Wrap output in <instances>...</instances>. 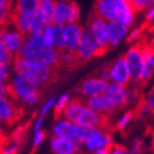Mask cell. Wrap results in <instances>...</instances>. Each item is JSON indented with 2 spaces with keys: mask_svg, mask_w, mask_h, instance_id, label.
Instances as JSON below:
<instances>
[{
  "mask_svg": "<svg viewBox=\"0 0 154 154\" xmlns=\"http://www.w3.org/2000/svg\"><path fill=\"white\" fill-rule=\"evenodd\" d=\"M61 117L80 127L100 128L105 124L103 115L89 109L84 104L83 99H72L70 103L65 106V109L61 113Z\"/></svg>",
  "mask_w": 154,
  "mask_h": 154,
  "instance_id": "cell-1",
  "label": "cell"
},
{
  "mask_svg": "<svg viewBox=\"0 0 154 154\" xmlns=\"http://www.w3.org/2000/svg\"><path fill=\"white\" fill-rule=\"evenodd\" d=\"M8 85L10 89V95H13L15 100L21 103L23 105L32 108L39 103L42 88L33 84L23 75L13 72L8 82Z\"/></svg>",
  "mask_w": 154,
  "mask_h": 154,
  "instance_id": "cell-2",
  "label": "cell"
},
{
  "mask_svg": "<svg viewBox=\"0 0 154 154\" xmlns=\"http://www.w3.org/2000/svg\"><path fill=\"white\" fill-rule=\"evenodd\" d=\"M11 68H13V72L23 75L24 78H26L28 80H30L39 88L48 85L54 79V69L33 64V63H28V61L21 60L17 57L11 61Z\"/></svg>",
  "mask_w": 154,
  "mask_h": 154,
  "instance_id": "cell-3",
  "label": "cell"
},
{
  "mask_svg": "<svg viewBox=\"0 0 154 154\" xmlns=\"http://www.w3.org/2000/svg\"><path fill=\"white\" fill-rule=\"evenodd\" d=\"M17 58L25 60L28 63L38 64L54 69L59 65V51L49 48H34L24 42L18 53Z\"/></svg>",
  "mask_w": 154,
  "mask_h": 154,
  "instance_id": "cell-4",
  "label": "cell"
},
{
  "mask_svg": "<svg viewBox=\"0 0 154 154\" xmlns=\"http://www.w3.org/2000/svg\"><path fill=\"white\" fill-rule=\"evenodd\" d=\"M25 35H23L19 30L13 25V23H9L5 26L0 28V42L4 45V48L9 51L15 58L24 44Z\"/></svg>",
  "mask_w": 154,
  "mask_h": 154,
  "instance_id": "cell-5",
  "label": "cell"
},
{
  "mask_svg": "<svg viewBox=\"0 0 154 154\" xmlns=\"http://www.w3.org/2000/svg\"><path fill=\"white\" fill-rule=\"evenodd\" d=\"M102 50L99 49L93 36L90 35L89 30L87 26H82V34H80V40L78 44V48L75 50V58L76 60L80 61H88L93 59L97 55H100Z\"/></svg>",
  "mask_w": 154,
  "mask_h": 154,
  "instance_id": "cell-6",
  "label": "cell"
},
{
  "mask_svg": "<svg viewBox=\"0 0 154 154\" xmlns=\"http://www.w3.org/2000/svg\"><path fill=\"white\" fill-rule=\"evenodd\" d=\"M87 153L93 154L98 150H108L113 147V135L104 129V127L97 128L94 133L82 144Z\"/></svg>",
  "mask_w": 154,
  "mask_h": 154,
  "instance_id": "cell-7",
  "label": "cell"
},
{
  "mask_svg": "<svg viewBox=\"0 0 154 154\" xmlns=\"http://www.w3.org/2000/svg\"><path fill=\"white\" fill-rule=\"evenodd\" d=\"M87 28L89 30L90 35L95 40L99 49L102 50V53L109 49V47H108V39H106V21L105 20H103L97 14L93 13L88 20Z\"/></svg>",
  "mask_w": 154,
  "mask_h": 154,
  "instance_id": "cell-8",
  "label": "cell"
},
{
  "mask_svg": "<svg viewBox=\"0 0 154 154\" xmlns=\"http://www.w3.org/2000/svg\"><path fill=\"white\" fill-rule=\"evenodd\" d=\"M124 59L129 69L130 80L134 83H140V73L143 66V53L140 45H132L125 53Z\"/></svg>",
  "mask_w": 154,
  "mask_h": 154,
  "instance_id": "cell-9",
  "label": "cell"
},
{
  "mask_svg": "<svg viewBox=\"0 0 154 154\" xmlns=\"http://www.w3.org/2000/svg\"><path fill=\"white\" fill-rule=\"evenodd\" d=\"M109 69V82L128 87L130 84V74L124 57H119L108 66Z\"/></svg>",
  "mask_w": 154,
  "mask_h": 154,
  "instance_id": "cell-10",
  "label": "cell"
},
{
  "mask_svg": "<svg viewBox=\"0 0 154 154\" xmlns=\"http://www.w3.org/2000/svg\"><path fill=\"white\" fill-rule=\"evenodd\" d=\"M108 82L100 79L99 76H89V78L84 79L79 87V94L82 95L83 99L95 97L104 94L106 89Z\"/></svg>",
  "mask_w": 154,
  "mask_h": 154,
  "instance_id": "cell-11",
  "label": "cell"
},
{
  "mask_svg": "<svg viewBox=\"0 0 154 154\" xmlns=\"http://www.w3.org/2000/svg\"><path fill=\"white\" fill-rule=\"evenodd\" d=\"M115 8V21L125 26H132L135 19V9L130 3V0H114Z\"/></svg>",
  "mask_w": 154,
  "mask_h": 154,
  "instance_id": "cell-12",
  "label": "cell"
},
{
  "mask_svg": "<svg viewBox=\"0 0 154 154\" xmlns=\"http://www.w3.org/2000/svg\"><path fill=\"white\" fill-rule=\"evenodd\" d=\"M129 26L120 24L119 21H106V39H108V47L115 48L118 47L122 42L127 39V35L129 32Z\"/></svg>",
  "mask_w": 154,
  "mask_h": 154,
  "instance_id": "cell-13",
  "label": "cell"
},
{
  "mask_svg": "<svg viewBox=\"0 0 154 154\" xmlns=\"http://www.w3.org/2000/svg\"><path fill=\"white\" fill-rule=\"evenodd\" d=\"M84 104H85L89 109H91L93 112L100 114V115H109L115 113L118 109L114 106V104L108 99L104 94L100 95H95V97H90V98H85L83 99Z\"/></svg>",
  "mask_w": 154,
  "mask_h": 154,
  "instance_id": "cell-14",
  "label": "cell"
},
{
  "mask_svg": "<svg viewBox=\"0 0 154 154\" xmlns=\"http://www.w3.org/2000/svg\"><path fill=\"white\" fill-rule=\"evenodd\" d=\"M104 95L109 99V100L114 104V106L117 109H122L127 103V98H128V87L125 85H120V84H115V83H108L106 89L104 91Z\"/></svg>",
  "mask_w": 154,
  "mask_h": 154,
  "instance_id": "cell-15",
  "label": "cell"
},
{
  "mask_svg": "<svg viewBox=\"0 0 154 154\" xmlns=\"http://www.w3.org/2000/svg\"><path fill=\"white\" fill-rule=\"evenodd\" d=\"M51 134H53V137L66 138V139L74 142L75 144H78V142H76V124L66 120L63 117L58 118L55 122H54V124L51 127Z\"/></svg>",
  "mask_w": 154,
  "mask_h": 154,
  "instance_id": "cell-16",
  "label": "cell"
},
{
  "mask_svg": "<svg viewBox=\"0 0 154 154\" xmlns=\"http://www.w3.org/2000/svg\"><path fill=\"white\" fill-rule=\"evenodd\" d=\"M64 33V50L75 54L80 40L82 26L79 24H65L63 26Z\"/></svg>",
  "mask_w": 154,
  "mask_h": 154,
  "instance_id": "cell-17",
  "label": "cell"
},
{
  "mask_svg": "<svg viewBox=\"0 0 154 154\" xmlns=\"http://www.w3.org/2000/svg\"><path fill=\"white\" fill-rule=\"evenodd\" d=\"M80 147L74 142L66 138L51 137L50 139V150L53 154H78Z\"/></svg>",
  "mask_w": 154,
  "mask_h": 154,
  "instance_id": "cell-18",
  "label": "cell"
},
{
  "mask_svg": "<svg viewBox=\"0 0 154 154\" xmlns=\"http://www.w3.org/2000/svg\"><path fill=\"white\" fill-rule=\"evenodd\" d=\"M142 53H143V66H142V73H140V83H147L152 79L153 70H154L153 47L144 45V47H142Z\"/></svg>",
  "mask_w": 154,
  "mask_h": 154,
  "instance_id": "cell-19",
  "label": "cell"
},
{
  "mask_svg": "<svg viewBox=\"0 0 154 154\" xmlns=\"http://www.w3.org/2000/svg\"><path fill=\"white\" fill-rule=\"evenodd\" d=\"M94 14L105 21H112L115 19L114 0H95Z\"/></svg>",
  "mask_w": 154,
  "mask_h": 154,
  "instance_id": "cell-20",
  "label": "cell"
},
{
  "mask_svg": "<svg viewBox=\"0 0 154 154\" xmlns=\"http://www.w3.org/2000/svg\"><path fill=\"white\" fill-rule=\"evenodd\" d=\"M0 115H2L3 122L8 123V124H11L18 118L17 105L9 97L0 99Z\"/></svg>",
  "mask_w": 154,
  "mask_h": 154,
  "instance_id": "cell-21",
  "label": "cell"
},
{
  "mask_svg": "<svg viewBox=\"0 0 154 154\" xmlns=\"http://www.w3.org/2000/svg\"><path fill=\"white\" fill-rule=\"evenodd\" d=\"M69 4H70V0H55V4H54V14H53V24L54 25H65L66 24Z\"/></svg>",
  "mask_w": 154,
  "mask_h": 154,
  "instance_id": "cell-22",
  "label": "cell"
},
{
  "mask_svg": "<svg viewBox=\"0 0 154 154\" xmlns=\"http://www.w3.org/2000/svg\"><path fill=\"white\" fill-rule=\"evenodd\" d=\"M13 13L33 15L38 9L39 0H13Z\"/></svg>",
  "mask_w": 154,
  "mask_h": 154,
  "instance_id": "cell-23",
  "label": "cell"
},
{
  "mask_svg": "<svg viewBox=\"0 0 154 154\" xmlns=\"http://www.w3.org/2000/svg\"><path fill=\"white\" fill-rule=\"evenodd\" d=\"M30 18H32V15L13 13L11 23L23 35H26L28 33H30Z\"/></svg>",
  "mask_w": 154,
  "mask_h": 154,
  "instance_id": "cell-24",
  "label": "cell"
},
{
  "mask_svg": "<svg viewBox=\"0 0 154 154\" xmlns=\"http://www.w3.org/2000/svg\"><path fill=\"white\" fill-rule=\"evenodd\" d=\"M54 4H55V0H39V4H38V10L42 13L48 25L53 24Z\"/></svg>",
  "mask_w": 154,
  "mask_h": 154,
  "instance_id": "cell-25",
  "label": "cell"
},
{
  "mask_svg": "<svg viewBox=\"0 0 154 154\" xmlns=\"http://www.w3.org/2000/svg\"><path fill=\"white\" fill-rule=\"evenodd\" d=\"M11 17H13L11 2L0 0V28H3L6 24L11 23Z\"/></svg>",
  "mask_w": 154,
  "mask_h": 154,
  "instance_id": "cell-26",
  "label": "cell"
},
{
  "mask_svg": "<svg viewBox=\"0 0 154 154\" xmlns=\"http://www.w3.org/2000/svg\"><path fill=\"white\" fill-rule=\"evenodd\" d=\"M153 108H154V94H153V90H150L147 94V97H145L139 110H138V118L145 119L147 117H149L153 112Z\"/></svg>",
  "mask_w": 154,
  "mask_h": 154,
  "instance_id": "cell-27",
  "label": "cell"
},
{
  "mask_svg": "<svg viewBox=\"0 0 154 154\" xmlns=\"http://www.w3.org/2000/svg\"><path fill=\"white\" fill-rule=\"evenodd\" d=\"M47 24V21H45L44 17L42 15V13L39 10H35V13L32 15V18H30V32H38L40 33L42 30L45 28Z\"/></svg>",
  "mask_w": 154,
  "mask_h": 154,
  "instance_id": "cell-28",
  "label": "cell"
},
{
  "mask_svg": "<svg viewBox=\"0 0 154 154\" xmlns=\"http://www.w3.org/2000/svg\"><path fill=\"white\" fill-rule=\"evenodd\" d=\"M80 17H82L80 6L75 2H70L69 10H68V17H66V24H79Z\"/></svg>",
  "mask_w": 154,
  "mask_h": 154,
  "instance_id": "cell-29",
  "label": "cell"
},
{
  "mask_svg": "<svg viewBox=\"0 0 154 154\" xmlns=\"http://www.w3.org/2000/svg\"><path fill=\"white\" fill-rule=\"evenodd\" d=\"M70 100H72V95L66 93V91L60 94L58 98H55V103H54V108H53L54 113L57 115H61V113L65 109V106L70 103Z\"/></svg>",
  "mask_w": 154,
  "mask_h": 154,
  "instance_id": "cell-30",
  "label": "cell"
},
{
  "mask_svg": "<svg viewBox=\"0 0 154 154\" xmlns=\"http://www.w3.org/2000/svg\"><path fill=\"white\" fill-rule=\"evenodd\" d=\"M42 39H43V45L44 48L54 49V28L53 24L45 25V28L42 30Z\"/></svg>",
  "mask_w": 154,
  "mask_h": 154,
  "instance_id": "cell-31",
  "label": "cell"
},
{
  "mask_svg": "<svg viewBox=\"0 0 154 154\" xmlns=\"http://www.w3.org/2000/svg\"><path fill=\"white\" fill-rule=\"evenodd\" d=\"M64 25H54V49L57 51L64 50V33H63Z\"/></svg>",
  "mask_w": 154,
  "mask_h": 154,
  "instance_id": "cell-32",
  "label": "cell"
},
{
  "mask_svg": "<svg viewBox=\"0 0 154 154\" xmlns=\"http://www.w3.org/2000/svg\"><path fill=\"white\" fill-rule=\"evenodd\" d=\"M133 119H134V113L133 112L129 110V112L123 113L118 118L117 123H115V128H117L119 132H124V130L130 125V123H132Z\"/></svg>",
  "mask_w": 154,
  "mask_h": 154,
  "instance_id": "cell-33",
  "label": "cell"
},
{
  "mask_svg": "<svg viewBox=\"0 0 154 154\" xmlns=\"http://www.w3.org/2000/svg\"><path fill=\"white\" fill-rule=\"evenodd\" d=\"M25 43L32 45L34 48H44L43 45V39H42V33L38 32H30L25 35Z\"/></svg>",
  "mask_w": 154,
  "mask_h": 154,
  "instance_id": "cell-34",
  "label": "cell"
},
{
  "mask_svg": "<svg viewBox=\"0 0 154 154\" xmlns=\"http://www.w3.org/2000/svg\"><path fill=\"white\" fill-rule=\"evenodd\" d=\"M76 61L75 54L66 51V50H61L59 51V64L64 65V66H70Z\"/></svg>",
  "mask_w": 154,
  "mask_h": 154,
  "instance_id": "cell-35",
  "label": "cell"
},
{
  "mask_svg": "<svg viewBox=\"0 0 154 154\" xmlns=\"http://www.w3.org/2000/svg\"><path fill=\"white\" fill-rule=\"evenodd\" d=\"M13 73L11 64H6L0 61V84H8Z\"/></svg>",
  "mask_w": 154,
  "mask_h": 154,
  "instance_id": "cell-36",
  "label": "cell"
},
{
  "mask_svg": "<svg viewBox=\"0 0 154 154\" xmlns=\"http://www.w3.org/2000/svg\"><path fill=\"white\" fill-rule=\"evenodd\" d=\"M143 34V28L142 26H135L133 29H129L128 35H127V42L130 44H134L142 38Z\"/></svg>",
  "mask_w": 154,
  "mask_h": 154,
  "instance_id": "cell-37",
  "label": "cell"
},
{
  "mask_svg": "<svg viewBox=\"0 0 154 154\" xmlns=\"http://www.w3.org/2000/svg\"><path fill=\"white\" fill-rule=\"evenodd\" d=\"M54 103H55V98L51 97L49 99H47L43 104H42V108H40V110H39V117L42 118H45L47 115L53 110V108H54Z\"/></svg>",
  "mask_w": 154,
  "mask_h": 154,
  "instance_id": "cell-38",
  "label": "cell"
},
{
  "mask_svg": "<svg viewBox=\"0 0 154 154\" xmlns=\"http://www.w3.org/2000/svg\"><path fill=\"white\" fill-rule=\"evenodd\" d=\"M20 144L21 143L11 139V142L9 144H6L5 147H3L2 149H0V154H19Z\"/></svg>",
  "mask_w": 154,
  "mask_h": 154,
  "instance_id": "cell-39",
  "label": "cell"
},
{
  "mask_svg": "<svg viewBox=\"0 0 154 154\" xmlns=\"http://www.w3.org/2000/svg\"><path fill=\"white\" fill-rule=\"evenodd\" d=\"M33 148L38 149L43 144V142L45 140V137H47V133H45L44 129L36 130V132H33Z\"/></svg>",
  "mask_w": 154,
  "mask_h": 154,
  "instance_id": "cell-40",
  "label": "cell"
},
{
  "mask_svg": "<svg viewBox=\"0 0 154 154\" xmlns=\"http://www.w3.org/2000/svg\"><path fill=\"white\" fill-rule=\"evenodd\" d=\"M130 3L134 6L135 11H142L153 6V0H130Z\"/></svg>",
  "mask_w": 154,
  "mask_h": 154,
  "instance_id": "cell-41",
  "label": "cell"
},
{
  "mask_svg": "<svg viewBox=\"0 0 154 154\" xmlns=\"http://www.w3.org/2000/svg\"><path fill=\"white\" fill-rule=\"evenodd\" d=\"M130 154H143V140L142 138L137 137L132 142V147L129 149Z\"/></svg>",
  "mask_w": 154,
  "mask_h": 154,
  "instance_id": "cell-42",
  "label": "cell"
},
{
  "mask_svg": "<svg viewBox=\"0 0 154 154\" xmlns=\"http://www.w3.org/2000/svg\"><path fill=\"white\" fill-rule=\"evenodd\" d=\"M13 59H14V57L4 48V45L0 42V61H2V63H6V64H11Z\"/></svg>",
  "mask_w": 154,
  "mask_h": 154,
  "instance_id": "cell-43",
  "label": "cell"
},
{
  "mask_svg": "<svg viewBox=\"0 0 154 154\" xmlns=\"http://www.w3.org/2000/svg\"><path fill=\"white\" fill-rule=\"evenodd\" d=\"M139 98V90L137 88H129L128 87V98H127V103L128 104H133L138 100Z\"/></svg>",
  "mask_w": 154,
  "mask_h": 154,
  "instance_id": "cell-44",
  "label": "cell"
},
{
  "mask_svg": "<svg viewBox=\"0 0 154 154\" xmlns=\"http://www.w3.org/2000/svg\"><path fill=\"white\" fill-rule=\"evenodd\" d=\"M108 154H130L129 149L122 145H113L110 149H108Z\"/></svg>",
  "mask_w": 154,
  "mask_h": 154,
  "instance_id": "cell-45",
  "label": "cell"
},
{
  "mask_svg": "<svg viewBox=\"0 0 154 154\" xmlns=\"http://www.w3.org/2000/svg\"><path fill=\"white\" fill-rule=\"evenodd\" d=\"M97 76H99L100 79H103V80L109 83V69H108V66H103L100 70L98 72V75Z\"/></svg>",
  "mask_w": 154,
  "mask_h": 154,
  "instance_id": "cell-46",
  "label": "cell"
},
{
  "mask_svg": "<svg viewBox=\"0 0 154 154\" xmlns=\"http://www.w3.org/2000/svg\"><path fill=\"white\" fill-rule=\"evenodd\" d=\"M44 120H45V118H42V117H39V115H38L36 119H35V122H34V124H33V132H36V130L43 129Z\"/></svg>",
  "mask_w": 154,
  "mask_h": 154,
  "instance_id": "cell-47",
  "label": "cell"
},
{
  "mask_svg": "<svg viewBox=\"0 0 154 154\" xmlns=\"http://www.w3.org/2000/svg\"><path fill=\"white\" fill-rule=\"evenodd\" d=\"M10 97V89L8 84H0V99Z\"/></svg>",
  "mask_w": 154,
  "mask_h": 154,
  "instance_id": "cell-48",
  "label": "cell"
},
{
  "mask_svg": "<svg viewBox=\"0 0 154 154\" xmlns=\"http://www.w3.org/2000/svg\"><path fill=\"white\" fill-rule=\"evenodd\" d=\"M154 19V8L149 6L148 9H145V21L147 23H152Z\"/></svg>",
  "mask_w": 154,
  "mask_h": 154,
  "instance_id": "cell-49",
  "label": "cell"
},
{
  "mask_svg": "<svg viewBox=\"0 0 154 154\" xmlns=\"http://www.w3.org/2000/svg\"><path fill=\"white\" fill-rule=\"evenodd\" d=\"M93 154H108V150H98V152H95Z\"/></svg>",
  "mask_w": 154,
  "mask_h": 154,
  "instance_id": "cell-50",
  "label": "cell"
},
{
  "mask_svg": "<svg viewBox=\"0 0 154 154\" xmlns=\"http://www.w3.org/2000/svg\"><path fill=\"white\" fill-rule=\"evenodd\" d=\"M3 123V119H2V115H0V124H2Z\"/></svg>",
  "mask_w": 154,
  "mask_h": 154,
  "instance_id": "cell-51",
  "label": "cell"
},
{
  "mask_svg": "<svg viewBox=\"0 0 154 154\" xmlns=\"http://www.w3.org/2000/svg\"><path fill=\"white\" fill-rule=\"evenodd\" d=\"M8 2H13V0H8Z\"/></svg>",
  "mask_w": 154,
  "mask_h": 154,
  "instance_id": "cell-52",
  "label": "cell"
}]
</instances>
